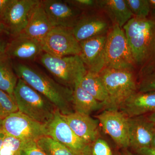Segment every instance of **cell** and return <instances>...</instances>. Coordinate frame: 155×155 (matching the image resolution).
Wrapping results in <instances>:
<instances>
[{
	"label": "cell",
	"instance_id": "6da1fadb",
	"mask_svg": "<svg viewBox=\"0 0 155 155\" xmlns=\"http://www.w3.org/2000/svg\"><path fill=\"white\" fill-rule=\"evenodd\" d=\"M122 28L140 80L155 70V21L134 17Z\"/></svg>",
	"mask_w": 155,
	"mask_h": 155
},
{
	"label": "cell",
	"instance_id": "7a4b0ae2",
	"mask_svg": "<svg viewBox=\"0 0 155 155\" xmlns=\"http://www.w3.org/2000/svg\"><path fill=\"white\" fill-rule=\"evenodd\" d=\"M19 78L45 97L62 115L74 112L72 106L73 90L56 81L44 72L22 64L13 65Z\"/></svg>",
	"mask_w": 155,
	"mask_h": 155
},
{
	"label": "cell",
	"instance_id": "3957f363",
	"mask_svg": "<svg viewBox=\"0 0 155 155\" xmlns=\"http://www.w3.org/2000/svg\"><path fill=\"white\" fill-rule=\"evenodd\" d=\"M14 96L18 111L42 124H48L57 110L47 98L21 78L18 79Z\"/></svg>",
	"mask_w": 155,
	"mask_h": 155
},
{
	"label": "cell",
	"instance_id": "277c9868",
	"mask_svg": "<svg viewBox=\"0 0 155 155\" xmlns=\"http://www.w3.org/2000/svg\"><path fill=\"white\" fill-rule=\"evenodd\" d=\"M135 71L105 67L99 73L108 100L105 110H119V107L130 96L137 91Z\"/></svg>",
	"mask_w": 155,
	"mask_h": 155
},
{
	"label": "cell",
	"instance_id": "5b68a950",
	"mask_svg": "<svg viewBox=\"0 0 155 155\" xmlns=\"http://www.w3.org/2000/svg\"><path fill=\"white\" fill-rule=\"evenodd\" d=\"M40 61L59 83L72 90L87 72L79 55L56 57L44 53Z\"/></svg>",
	"mask_w": 155,
	"mask_h": 155
},
{
	"label": "cell",
	"instance_id": "8992f818",
	"mask_svg": "<svg viewBox=\"0 0 155 155\" xmlns=\"http://www.w3.org/2000/svg\"><path fill=\"white\" fill-rule=\"evenodd\" d=\"M135 71L130 46L123 28L112 25L107 35L105 47V67Z\"/></svg>",
	"mask_w": 155,
	"mask_h": 155
},
{
	"label": "cell",
	"instance_id": "52a82bcc",
	"mask_svg": "<svg viewBox=\"0 0 155 155\" xmlns=\"http://www.w3.org/2000/svg\"><path fill=\"white\" fill-rule=\"evenodd\" d=\"M2 126L6 134L23 141H36L47 134L46 124L37 122L19 111L3 119Z\"/></svg>",
	"mask_w": 155,
	"mask_h": 155
},
{
	"label": "cell",
	"instance_id": "ba28073f",
	"mask_svg": "<svg viewBox=\"0 0 155 155\" xmlns=\"http://www.w3.org/2000/svg\"><path fill=\"white\" fill-rule=\"evenodd\" d=\"M45 53L56 57L79 55L80 43L75 38L72 28L54 27L41 41Z\"/></svg>",
	"mask_w": 155,
	"mask_h": 155
},
{
	"label": "cell",
	"instance_id": "9c48e42d",
	"mask_svg": "<svg viewBox=\"0 0 155 155\" xmlns=\"http://www.w3.org/2000/svg\"><path fill=\"white\" fill-rule=\"evenodd\" d=\"M104 132L121 148L129 147L128 117L118 110L107 109L95 116Z\"/></svg>",
	"mask_w": 155,
	"mask_h": 155
},
{
	"label": "cell",
	"instance_id": "30bf717a",
	"mask_svg": "<svg viewBox=\"0 0 155 155\" xmlns=\"http://www.w3.org/2000/svg\"><path fill=\"white\" fill-rule=\"evenodd\" d=\"M111 23L102 11L94 10L83 12L72 30L75 38L80 42L95 37L107 35L112 27Z\"/></svg>",
	"mask_w": 155,
	"mask_h": 155
},
{
	"label": "cell",
	"instance_id": "8fae6325",
	"mask_svg": "<svg viewBox=\"0 0 155 155\" xmlns=\"http://www.w3.org/2000/svg\"><path fill=\"white\" fill-rule=\"evenodd\" d=\"M46 127L47 136L67 147L76 155H83L88 143L74 133L58 109Z\"/></svg>",
	"mask_w": 155,
	"mask_h": 155
},
{
	"label": "cell",
	"instance_id": "7c38bea8",
	"mask_svg": "<svg viewBox=\"0 0 155 155\" xmlns=\"http://www.w3.org/2000/svg\"><path fill=\"white\" fill-rule=\"evenodd\" d=\"M38 0H12L3 22L10 35L15 37L26 28L31 14Z\"/></svg>",
	"mask_w": 155,
	"mask_h": 155
},
{
	"label": "cell",
	"instance_id": "4fadbf2b",
	"mask_svg": "<svg viewBox=\"0 0 155 155\" xmlns=\"http://www.w3.org/2000/svg\"><path fill=\"white\" fill-rule=\"evenodd\" d=\"M42 3L53 27L73 28L83 13L66 1L43 0Z\"/></svg>",
	"mask_w": 155,
	"mask_h": 155
},
{
	"label": "cell",
	"instance_id": "5bb4252c",
	"mask_svg": "<svg viewBox=\"0 0 155 155\" xmlns=\"http://www.w3.org/2000/svg\"><path fill=\"white\" fill-rule=\"evenodd\" d=\"M107 35L87 39L79 42V57L87 71L100 73L105 67V47Z\"/></svg>",
	"mask_w": 155,
	"mask_h": 155
},
{
	"label": "cell",
	"instance_id": "9a60e30c",
	"mask_svg": "<svg viewBox=\"0 0 155 155\" xmlns=\"http://www.w3.org/2000/svg\"><path fill=\"white\" fill-rule=\"evenodd\" d=\"M129 147L136 151L151 147L155 133L153 123L146 115L128 118Z\"/></svg>",
	"mask_w": 155,
	"mask_h": 155
},
{
	"label": "cell",
	"instance_id": "2e32d148",
	"mask_svg": "<svg viewBox=\"0 0 155 155\" xmlns=\"http://www.w3.org/2000/svg\"><path fill=\"white\" fill-rule=\"evenodd\" d=\"M62 116L74 133L86 143L94 141L100 137L99 122L97 119L75 112L68 115L62 114Z\"/></svg>",
	"mask_w": 155,
	"mask_h": 155
},
{
	"label": "cell",
	"instance_id": "e0dca14e",
	"mask_svg": "<svg viewBox=\"0 0 155 155\" xmlns=\"http://www.w3.org/2000/svg\"><path fill=\"white\" fill-rule=\"evenodd\" d=\"M119 110L128 118L155 113V91H137L130 96Z\"/></svg>",
	"mask_w": 155,
	"mask_h": 155
},
{
	"label": "cell",
	"instance_id": "ac0fdd59",
	"mask_svg": "<svg viewBox=\"0 0 155 155\" xmlns=\"http://www.w3.org/2000/svg\"><path fill=\"white\" fill-rule=\"evenodd\" d=\"M42 51L41 41L20 34L8 43L6 55L10 59L34 60L40 55Z\"/></svg>",
	"mask_w": 155,
	"mask_h": 155
},
{
	"label": "cell",
	"instance_id": "d6986e66",
	"mask_svg": "<svg viewBox=\"0 0 155 155\" xmlns=\"http://www.w3.org/2000/svg\"><path fill=\"white\" fill-rule=\"evenodd\" d=\"M42 1H39L31 14L26 28L21 34L42 41L53 28Z\"/></svg>",
	"mask_w": 155,
	"mask_h": 155
},
{
	"label": "cell",
	"instance_id": "ffe728a7",
	"mask_svg": "<svg viewBox=\"0 0 155 155\" xmlns=\"http://www.w3.org/2000/svg\"><path fill=\"white\" fill-rule=\"evenodd\" d=\"M98 10L102 11L112 25L123 28L134 17L125 0H97Z\"/></svg>",
	"mask_w": 155,
	"mask_h": 155
},
{
	"label": "cell",
	"instance_id": "44dd1931",
	"mask_svg": "<svg viewBox=\"0 0 155 155\" xmlns=\"http://www.w3.org/2000/svg\"><path fill=\"white\" fill-rule=\"evenodd\" d=\"M72 106L74 112L90 116L92 112L104 108L100 102L84 89L80 82L75 85L72 93Z\"/></svg>",
	"mask_w": 155,
	"mask_h": 155
},
{
	"label": "cell",
	"instance_id": "7402d4cb",
	"mask_svg": "<svg viewBox=\"0 0 155 155\" xmlns=\"http://www.w3.org/2000/svg\"><path fill=\"white\" fill-rule=\"evenodd\" d=\"M80 85L96 99L103 103L104 109L107 102L108 94L99 73L87 71L81 80Z\"/></svg>",
	"mask_w": 155,
	"mask_h": 155
},
{
	"label": "cell",
	"instance_id": "603a6c76",
	"mask_svg": "<svg viewBox=\"0 0 155 155\" xmlns=\"http://www.w3.org/2000/svg\"><path fill=\"white\" fill-rule=\"evenodd\" d=\"M18 77L14 71L11 59L5 55L0 58V89L14 96Z\"/></svg>",
	"mask_w": 155,
	"mask_h": 155
},
{
	"label": "cell",
	"instance_id": "cb8c5ba5",
	"mask_svg": "<svg viewBox=\"0 0 155 155\" xmlns=\"http://www.w3.org/2000/svg\"><path fill=\"white\" fill-rule=\"evenodd\" d=\"M36 142L47 155H76L67 147L48 136L41 137Z\"/></svg>",
	"mask_w": 155,
	"mask_h": 155
},
{
	"label": "cell",
	"instance_id": "d4e9b609",
	"mask_svg": "<svg viewBox=\"0 0 155 155\" xmlns=\"http://www.w3.org/2000/svg\"><path fill=\"white\" fill-rule=\"evenodd\" d=\"M83 155H117L106 141L100 137L87 145Z\"/></svg>",
	"mask_w": 155,
	"mask_h": 155
},
{
	"label": "cell",
	"instance_id": "484cf974",
	"mask_svg": "<svg viewBox=\"0 0 155 155\" xmlns=\"http://www.w3.org/2000/svg\"><path fill=\"white\" fill-rule=\"evenodd\" d=\"M17 111L18 107L14 96L0 89V118L3 120Z\"/></svg>",
	"mask_w": 155,
	"mask_h": 155
},
{
	"label": "cell",
	"instance_id": "4316f807",
	"mask_svg": "<svg viewBox=\"0 0 155 155\" xmlns=\"http://www.w3.org/2000/svg\"><path fill=\"white\" fill-rule=\"evenodd\" d=\"M26 142L6 134L0 150V155H20Z\"/></svg>",
	"mask_w": 155,
	"mask_h": 155
},
{
	"label": "cell",
	"instance_id": "83f0119b",
	"mask_svg": "<svg viewBox=\"0 0 155 155\" xmlns=\"http://www.w3.org/2000/svg\"><path fill=\"white\" fill-rule=\"evenodd\" d=\"M134 17L147 18L149 15V0H125Z\"/></svg>",
	"mask_w": 155,
	"mask_h": 155
},
{
	"label": "cell",
	"instance_id": "f1b7e54d",
	"mask_svg": "<svg viewBox=\"0 0 155 155\" xmlns=\"http://www.w3.org/2000/svg\"><path fill=\"white\" fill-rule=\"evenodd\" d=\"M67 2L82 12L98 10L97 0H66Z\"/></svg>",
	"mask_w": 155,
	"mask_h": 155
},
{
	"label": "cell",
	"instance_id": "f546056e",
	"mask_svg": "<svg viewBox=\"0 0 155 155\" xmlns=\"http://www.w3.org/2000/svg\"><path fill=\"white\" fill-rule=\"evenodd\" d=\"M137 91L142 92L155 91V71L139 80Z\"/></svg>",
	"mask_w": 155,
	"mask_h": 155
},
{
	"label": "cell",
	"instance_id": "4dcf8cb0",
	"mask_svg": "<svg viewBox=\"0 0 155 155\" xmlns=\"http://www.w3.org/2000/svg\"><path fill=\"white\" fill-rule=\"evenodd\" d=\"M20 155H47L37 144L36 141H26L23 146Z\"/></svg>",
	"mask_w": 155,
	"mask_h": 155
},
{
	"label": "cell",
	"instance_id": "1f68e13d",
	"mask_svg": "<svg viewBox=\"0 0 155 155\" xmlns=\"http://www.w3.org/2000/svg\"><path fill=\"white\" fill-rule=\"evenodd\" d=\"M12 0H0V20L3 21Z\"/></svg>",
	"mask_w": 155,
	"mask_h": 155
},
{
	"label": "cell",
	"instance_id": "d6a6232c",
	"mask_svg": "<svg viewBox=\"0 0 155 155\" xmlns=\"http://www.w3.org/2000/svg\"><path fill=\"white\" fill-rule=\"evenodd\" d=\"M136 151L140 155H155V148L152 147L143 148Z\"/></svg>",
	"mask_w": 155,
	"mask_h": 155
},
{
	"label": "cell",
	"instance_id": "836d02e7",
	"mask_svg": "<svg viewBox=\"0 0 155 155\" xmlns=\"http://www.w3.org/2000/svg\"><path fill=\"white\" fill-rule=\"evenodd\" d=\"M150 11L148 18L155 21V0H149Z\"/></svg>",
	"mask_w": 155,
	"mask_h": 155
},
{
	"label": "cell",
	"instance_id": "e575fe53",
	"mask_svg": "<svg viewBox=\"0 0 155 155\" xmlns=\"http://www.w3.org/2000/svg\"><path fill=\"white\" fill-rule=\"evenodd\" d=\"M8 43L0 38V58L6 55V50Z\"/></svg>",
	"mask_w": 155,
	"mask_h": 155
},
{
	"label": "cell",
	"instance_id": "d590c367",
	"mask_svg": "<svg viewBox=\"0 0 155 155\" xmlns=\"http://www.w3.org/2000/svg\"><path fill=\"white\" fill-rule=\"evenodd\" d=\"M6 136V134L3 129L2 125H0V150L2 146Z\"/></svg>",
	"mask_w": 155,
	"mask_h": 155
},
{
	"label": "cell",
	"instance_id": "8d00e7d4",
	"mask_svg": "<svg viewBox=\"0 0 155 155\" xmlns=\"http://www.w3.org/2000/svg\"><path fill=\"white\" fill-rule=\"evenodd\" d=\"M3 34L10 35V34L6 28L5 25L3 23L2 21L0 20V34Z\"/></svg>",
	"mask_w": 155,
	"mask_h": 155
},
{
	"label": "cell",
	"instance_id": "74e56055",
	"mask_svg": "<svg viewBox=\"0 0 155 155\" xmlns=\"http://www.w3.org/2000/svg\"><path fill=\"white\" fill-rule=\"evenodd\" d=\"M147 117L150 121H151L153 123L155 127V113L147 115Z\"/></svg>",
	"mask_w": 155,
	"mask_h": 155
},
{
	"label": "cell",
	"instance_id": "f35d334b",
	"mask_svg": "<svg viewBox=\"0 0 155 155\" xmlns=\"http://www.w3.org/2000/svg\"><path fill=\"white\" fill-rule=\"evenodd\" d=\"M150 147H152L154 148H155V133L153 137Z\"/></svg>",
	"mask_w": 155,
	"mask_h": 155
},
{
	"label": "cell",
	"instance_id": "ab89813d",
	"mask_svg": "<svg viewBox=\"0 0 155 155\" xmlns=\"http://www.w3.org/2000/svg\"><path fill=\"white\" fill-rule=\"evenodd\" d=\"M122 155H133L131 153L127 151L126 152L124 153Z\"/></svg>",
	"mask_w": 155,
	"mask_h": 155
},
{
	"label": "cell",
	"instance_id": "60d3db41",
	"mask_svg": "<svg viewBox=\"0 0 155 155\" xmlns=\"http://www.w3.org/2000/svg\"><path fill=\"white\" fill-rule=\"evenodd\" d=\"M2 119L0 118V125H2Z\"/></svg>",
	"mask_w": 155,
	"mask_h": 155
},
{
	"label": "cell",
	"instance_id": "b9f144b4",
	"mask_svg": "<svg viewBox=\"0 0 155 155\" xmlns=\"http://www.w3.org/2000/svg\"></svg>",
	"mask_w": 155,
	"mask_h": 155
}]
</instances>
